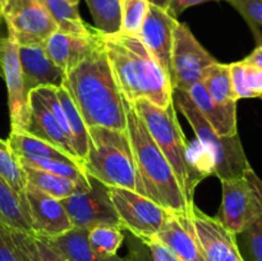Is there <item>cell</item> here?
<instances>
[{"label": "cell", "instance_id": "1", "mask_svg": "<svg viewBox=\"0 0 262 261\" xmlns=\"http://www.w3.org/2000/svg\"><path fill=\"white\" fill-rule=\"evenodd\" d=\"M63 87L87 128L127 130L124 97L113 76L101 36L94 51L67 74Z\"/></svg>", "mask_w": 262, "mask_h": 261}, {"label": "cell", "instance_id": "2", "mask_svg": "<svg viewBox=\"0 0 262 261\" xmlns=\"http://www.w3.org/2000/svg\"><path fill=\"white\" fill-rule=\"evenodd\" d=\"M102 45L113 76L124 100L136 102L147 100L154 105L166 107L173 104V87L138 36L118 32L101 35Z\"/></svg>", "mask_w": 262, "mask_h": 261}, {"label": "cell", "instance_id": "3", "mask_svg": "<svg viewBox=\"0 0 262 261\" xmlns=\"http://www.w3.org/2000/svg\"><path fill=\"white\" fill-rule=\"evenodd\" d=\"M127 133L132 146L141 194L177 215L191 214L189 204L173 168L151 137L132 102L124 100Z\"/></svg>", "mask_w": 262, "mask_h": 261}, {"label": "cell", "instance_id": "4", "mask_svg": "<svg viewBox=\"0 0 262 261\" xmlns=\"http://www.w3.org/2000/svg\"><path fill=\"white\" fill-rule=\"evenodd\" d=\"M132 105L173 168L187 201L193 204L196 186L207 174L191 155V145L178 122L174 101L166 107L156 106L147 100H138Z\"/></svg>", "mask_w": 262, "mask_h": 261}, {"label": "cell", "instance_id": "5", "mask_svg": "<svg viewBox=\"0 0 262 261\" xmlns=\"http://www.w3.org/2000/svg\"><path fill=\"white\" fill-rule=\"evenodd\" d=\"M81 166L86 176L105 186L122 187L141 193L127 130L90 127L87 154Z\"/></svg>", "mask_w": 262, "mask_h": 261}, {"label": "cell", "instance_id": "6", "mask_svg": "<svg viewBox=\"0 0 262 261\" xmlns=\"http://www.w3.org/2000/svg\"><path fill=\"white\" fill-rule=\"evenodd\" d=\"M173 101L196 133L211 163V170L220 181L245 177L251 170L239 136H219L200 113L186 91H173Z\"/></svg>", "mask_w": 262, "mask_h": 261}, {"label": "cell", "instance_id": "7", "mask_svg": "<svg viewBox=\"0 0 262 261\" xmlns=\"http://www.w3.org/2000/svg\"><path fill=\"white\" fill-rule=\"evenodd\" d=\"M3 19L8 37L18 46L43 45L59 30L42 0H5Z\"/></svg>", "mask_w": 262, "mask_h": 261}, {"label": "cell", "instance_id": "8", "mask_svg": "<svg viewBox=\"0 0 262 261\" xmlns=\"http://www.w3.org/2000/svg\"><path fill=\"white\" fill-rule=\"evenodd\" d=\"M109 193L122 229L129 230L141 241L155 237L170 215V211L132 189L109 187Z\"/></svg>", "mask_w": 262, "mask_h": 261}, {"label": "cell", "instance_id": "9", "mask_svg": "<svg viewBox=\"0 0 262 261\" xmlns=\"http://www.w3.org/2000/svg\"><path fill=\"white\" fill-rule=\"evenodd\" d=\"M216 59L199 42L186 23L178 22L174 30L170 61V83L173 90L187 91L201 81Z\"/></svg>", "mask_w": 262, "mask_h": 261}, {"label": "cell", "instance_id": "10", "mask_svg": "<svg viewBox=\"0 0 262 261\" xmlns=\"http://www.w3.org/2000/svg\"><path fill=\"white\" fill-rule=\"evenodd\" d=\"M87 177L91 184L89 191L60 200L73 228L87 230L99 225L122 228L117 210L110 199L109 187L92 177Z\"/></svg>", "mask_w": 262, "mask_h": 261}, {"label": "cell", "instance_id": "11", "mask_svg": "<svg viewBox=\"0 0 262 261\" xmlns=\"http://www.w3.org/2000/svg\"><path fill=\"white\" fill-rule=\"evenodd\" d=\"M262 215V204L247 177L222 181V204L216 219L233 234H239Z\"/></svg>", "mask_w": 262, "mask_h": 261}, {"label": "cell", "instance_id": "12", "mask_svg": "<svg viewBox=\"0 0 262 261\" xmlns=\"http://www.w3.org/2000/svg\"><path fill=\"white\" fill-rule=\"evenodd\" d=\"M191 222L206 261H245L237 235L228 230L216 217L210 216L193 205Z\"/></svg>", "mask_w": 262, "mask_h": 261}, {"label": "cell", "instance_id": "13", "mask_svg": "<svg viewBox=\"0 0 262 261\" xmlns=\"http://www.w3.org/2000/svg\"><path fill=\"white\" fill-rule=\"evenodd\" d=\"M2 77H4L8 91V106L10 115V130H25L30 117L28 94L25 90L20 68L18 45L9 37H3L0 50Z\"/></svg>", "mask_w": 262, "mask_h": 261}, {"label": "cell", "instance_id": "14", "mask_svg": "<svg viewBox=\"0 0 262 261\" xmlns=\"http://www.w3.org/2000/svg\"><path fill=\"white\" fill-rule=\"evenodd\" d=\"M27 212L32 234L41 238H54L73 228L60 200L27 184Z\"/></svg>", "mask_w": 262, "mask_h": 261}, {"label": "cell", "instance_id": "15", "mask_svg": "<svg viewBox=\"0 0 262 261\" xmlns=\"http://www.w3.org/2000/svg\"><path fill=\"white\" fill-rule=\"evenodd\" d=\"M178 20L168 10L150 4L138 38L170 79L171 49Z\"/></svg>", "mask_w": 262, "mask_h": 261}, {"label": "cell", "instance_id": "16", "mask_svg": "<svg viewBox=\"0 0 262 261\" xmlns=\"http://www.w3.org/2000/svg\"><path fill=\"white\" fill-rule=\"evenodd\" d=\"M99 41V31L94 35L83 36L58 30L43 42V49L51 61L68 74L94 51Z\"/></svg>", "mask_w": 262, "mask_h": 261}, {"label": "cell", "instance_id": "17", "mask_svg": "<svg viewBox=\"0 0 262 261\" xmlns=\"http://www.w3.org/2000/svg\"><path fill=\"white\" fill-rule=\"evenodd\" d=\"M18 56L28 96L32 90L38 87H63L67 74L51 61L43 45L18 46Z\"/></svg>", "mask_w": 262, "mask_h": 261}, {"label": "cell", "instance_id": "18", "mask_svg": "<svg viewBox=\"0 0 262 261\" xmlns=\"http://www.w3.org/2000/svg\"><path fill=\"white\" fill-rule=\"evenodd\" d=\"M155 240L165 245L181 261H206L189 215L170 212Z\"/></svg>", "mask_w": 262, "mask_h": 261}, {"label": "cell", "instance_id": "19", "mask_svg": "<svg viewBox=\"0 0 262 261\" xmlns=\"http://www.w3.org/2000/svg\"><path fill=\"white\" fill-rule=\"evenodd\" d=\"M28 105H30V117H28V123L26 125L25 132L56 146L67 155L71 156L73 160L81 164V160L77 156L68 136L66 135L63 128L56 122L55 117L51 114L50 110L35 91L30 92Z\"/></svg>", "mask_w": 262, "mask_h": 261}, {"label": "cell", "instance_id": "20", "mask_svg": "<svg viewBox=\"0 0 262 261\" xmlns=\"http://www.w3.org/2000/svg\"><path fill=\"white\" fill-rule=\"evenodd\" d=\"M187 94L193 104L207 120L212 129L219 136L238 135L237 129V104L219 105L209 96L201 82L192 84Z\"/></svg>", "mask_w": 262, "mask_h": 261}, {"label": "cell", "instance_id": "21", "mask_svg": "<svg viewBox=\"0 0 262 261\" xmlns=\"http://www.w3.org/2000/svg\"><path fill=\"white\" fill-rule=\"evenodd\" d=\"M68 261H127L118 255H104L95 250L89 241V230L72 228L54 238H43Z\"/></svg>", "mask_w": 262, "mask_h": 261}, {"label": "cell", "instance_id": "22", "mask_svg": "<svg viewBox=\"0 0 262 261\" xmlns=\"http://www.w3.org/2000/svg\"><path fill=\"white\" fill-rule=\"evenodd\" d=\"M22 168L25 171L27 184L45 192L46 194L56 200H63L76 193L89 191L90 187H91L90 183H78V182H74L72 179L55 176V174L31 168V166L22 165Z\"/></svg>", "mask_w": 262, "mask_h": 261}, {"label": "cell", "instance_id": "23", "mask_svg": "<svg viewBox=\"0 0 262 261\" xmlns=\"http://www.w3.org/2000/svg\"><path fill=\"white\" fill-rule=\"evenodd\" d=\"M7 141L15 158H46L77 163L56 146L35 137L25 130H10Z\"/></svg>", "mask_w": 262, "mask_h": 261}, {"label": "cell", "instance_id": "24", "mask_svg": "<svg viewBox=\"0 0 262 261\" xmlns=\"http://www.w3.org/2000/svg\"><path fill=\"white\" fill-rule=\"evenodd\" d=\"M200 82L216 104L235 105L238 102L237 95L233 89L229 64L216 61L207 68Z\"/></svg>", "mask_w": 262, "mask_h": 261}, {"label": "cell", "instance_id": "25", "mask_svg": "<svg viewBox=\"0 0 262 261\" xmlns=\"http://www.w3.org/2000/svg\"><path fill=\"white\" fill-rule=\"evenodd\" d=\"M0 222L10 229L30 233V234L33 233L19 197L2 177H0Z\"/></svg>", "mask_w": 262, "mask_h": 261}, {"label": "cell", "instance_id": "26", "mask_svg": "<svg viewBox=\"0 0 262 261\" xmlns=\"http://www.w3.org/2000/svg\"><path fill=\"white\" fill-rule=\"evenodd\" d=\"M42 3L58 25L59 30L63 32L83 36L94 35L96 32L95 28L83 22L77 5L71 4L68 0H42Z\"/></svg>", "mask_w": 262, "mask_h": 261}, {"label": "cell", "instance_id": "27", "mask_svg": "<svg viewBox=\"0 0 262 261\" xmlns=\"http://www.w3.org/2000/svg\"><path fill=\"white\" fill-rule=\"evenodd\" d=\"M58 97L64 112H66L72 145H73L74 151L82 164V160L87 154V146H89V128L64 87L58 89Z\"/></svg>", "mask_w": 262, "mask_h": 261}, {"label": "cell", "instance_id": "28", "mask_svg": "<svg viewBox=\"0 0 262 261\" xmlns=\"http://www.w3.org/2000/svg\"><path fill=\"white\" fill-rule=\"evenodd\" d=\"M0 177L12 187L13 191L19 197L23 209H25L28 217L27 201H26L27 181H26L25 171H23V168L19 161H18V159L15 158V155L10 150L8 141L2 140V138H0Z\"/></svg>", "mask_w": 262, "mask_h": 261}, {"label": "cell", "instance_id": "29", "mask_svg": "<svg viewBox=\"0 0 262 261\" xmlns=\"http://www.w3.org/2000/svg\"><path fill=\"white\" fill-rule=\"evenodd\" d=\"M95 22V28L101 35L120 32L122 8L120 0H86Z\"/></svg>", "mask_w": 262, "mask_h": 261}, {"label": "cell", "instance_id": "30", "mask_svg": "<svg viewBox=\"0 0 262 261\" xmlns=\"http://www.w3.org/2000/svg\"><path fill=\"white\" fill-rule=\"evenodd\" d=\"M20 165L31 166V168L40 169V170L48 171V173L55 174V176L64 177V178L72 179L78 183L89 184V177L82 169L81 164L74 161L58 160V159H46V158H17Z\"/></svg>", "mask_w": 262, "mask_h": 261}, {"label": "cell", "instance_id": "31", "mask_svg": "<svg viewBox=\"0 0 262 261\" xmlns=\"http://www.w3.org/2000/svg\"><path fill=\"white\" fill-rule=\"evenodd\" d=\"M89 241L95 250L104 255H117L124 241V233L119 227L99 225L89 229Z\"/></svg>", "mask_w": 262, "mask_h": 261}, {"label": "cell", "instance_id": "32", "mask_svg": "<svg viewBox=\"0 0 262 261\" xmlns=\"http://www.w3.org/2000/svg\"><path fill=\"white\" fill-rule=\"evenodd\" d=\"M148 0H120L122 25L120 32L125 35L138 36L142 23L147 14Z\"/></svg>", "mask_w": 262, "mask_h": 261}, {"label": "cell", "instance_id": "33", "mask_svg": "<svg viewBox=\"0 0 262 261\" xmlns=\"http://www.w3.org/2000/svg\"><path fill=\"white\" fill-rule=\"evenodd\" d=\"M228 3L245 18L257 40L262 38L258 31V26H262V0H228Z\"/></svg>", "mask_w": 262, "mask_h": 261}, {"label": "cell", "instance_id": "34", "mask_svg": "<svg viewBox=\"0 0 262 261\" xmlns=\"http://www.w3.org/2000/svg\"><path fill=\"white\" fill-rule=\"evenodd\" d=\"M237 237L242 238L243 246L253 261H262V215Z\"/></svg>", "mask_w": 262, "mask_h": 261}, {"label": "cell", "instance_id": "35", "mask_svg": "<svg viewBox=\"0 0 262 261\" xmlns=\"http://www.w3.org/2000/svg\"><path fill=\"white\" fill-rule=\"evenodd\" d=\"M9 232L15 253H17L18 261H40L32 234L10 229V228Z\"/></svg>", "mask_w": 262, "mask_h": 261}, {"label": "cell", "instance_id": "36", "mask_svg": "<svg viewBox=\"0 0 262 261\" xmlns=\"http://www.w3.org/2000/svg\"><path fill=\"white\" fill-rule=\"evenodd\" d=\"M245 64V87L247 91V97H260L262 95V69Z\"/></svg>", "mask_w": 262, "mask_h": 261}, {"label": "cell", "instance_id": "37", "mask_svg": "<svg viewBox=\"0 0 262 261\" xmlns=\"http://www.w3.org/2000/svg\"><path fill=\"white\" fill-rule=\"evenodd\" d=\"M0 261H18L9 228L0 222Z\"/></svg>", "mask_w": 262, "mask_h": 261}, {"label": "cell", "instance_id": "38", "mask_svg": "<svg viewBox=\"0 0 262 261\" xmlns=\"http://www.w3.org/2000/svg\"><path fill=\"white\" fill-rule=\"evenodd\" d=\"M128 256L125 257L127 261H154L147 246L133 235V238L128 242Z\"/></svg>", "mask_w": 262, "mask_h": 261}, {"label": "cell", "instance_id": "39", "mask_svg": "<svg viewBox=\"0 0 262 261\" xmlns=\"http://www.w3.org/2000/svg\"><path fill=\"white\" fill-rule=\"evenodd\" d=\"M33 240H35V245L36 248H37L40 261H68L46 240H43L41 237H36V235H33Z\"/></svg>", "mask_w": 262, "mask_h": 261}, {"label": "cell", "instance_id": "40", "mask_svg": "<svg viewBox=\"0 0 262 261\" xmlns=\"http://www.w3.org/2000/svg\"><path fill=\"white\" fill-rule=\"evenodd\" d=\"M207 2H222V0H171L170 5H169L168 8V12L170 13L174 18H177L178 15H181L184 10L188 9V8Z\"/></svg>", "mask_w": 262, "mask_h": 261}, {"label": "cell", "instance_id": "41", "mask_svg": "<svg viewBox=\"0 0 262 261\" xmlns=\"http://www.w3.org/2000/svg\"><path fill=\"white\" fill-rule=\"evenodd\" d=\"M242 61L248 64V66H252L256 67V68L262 69V42L260 45L256 46L255 50H253L250 55L246 56Z\"/></svg>", "mask_w": 262, "mask_h": 261}, {"label": "cell", "instance_id": "42", "mask_svg": "<svg viewBox=\"0 0 262 261\" xmlns=\"http://www.w3.org/2000/svg\"><path fill=\"white\" fill-rule=\"evenodd\" d=\"M246 177H247V179L251 182V184L253 186V188H255L256 193H257L258 197H260L261 204H262V181L258 178L257 174L253 171V169H251V170L246 174Z\"/></svg>", "mask_w": 262, "mask_h": 261}, {"label": "cell", "instance_id": "43", "mask_svg": "<svg viewBox=\"0 0 262 261\" xmlns=\"http://www.w3.org/2000/svg\"><path fill=\"white\" fill-rule=\"evenodd\" d=\"M148 3L152 5H155V7L161 8V9H164V10H168L171 0H148Z\"/></svg>", "mask_w": 262, "mask_h": 261}, {"label": "cell", "instance_id": "44", "mask_svg": "<svg viewBox=\"0 0 262 261\" xmlns=\"http://www.w3.org/2000/svg\"><path fill=\"white\" fill-rule=\"evenodd\" d=\"M4 2L5 0H0V22L3 19V9H4Z\"/></svg>", "mask_w": 262, "mask_h": 261}, {"label": "cell", "instance_id": "45", "mask_svg": "<svg viewBox=\"0 0 262 261\" xmlns=\"http://www.w3.org/2000/svg\"><path fill=\"white\" fill-rule=\"evenodd\" d=\"M68 2L73 5H78V3L81 2V0H68Z\"/></svg>", "mask_w": 262, "mask_h": 261}, {"label": "cell", "instance_id": "46", "mask_svg": "<svg viewBox=\"0 0 262 261\" xmlns=\"http://www.w3.org/2000/svg\"><path fill=\"white\" fill-rule=\"evenodd\" d=\"M260 99H261V100H262V95H261V96H260Z\"/></svg>", "mask_w": 262, "mask_h": 261}]
</instances>
